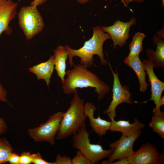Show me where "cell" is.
<instances>
[{"mask_svg": "<svg viewBox=\"0 0 164 164\" xmlns=\"http://www.w3.org/2000/svg\"><path fill=\"white\" fill-rule=\"evenodd\" d=\"M73 67L66 71V78L62 83L63 92L67 94L78 92L77 88H94L98 100L103 99L110 91L108 85L95 74L80 64H73Z\"/></svg>", "mask_w": 164, "mask_h": 164, "instance_id": "1", "label": "cell"}, {"mask_svg": "<svg viewBox=\"0 0 164 164\" xmlns=\"http://www.w3.org/2000/svg\"><path fill=\"white\" fill-rule=\"evenodd\" d=\"M93 30L92 37L86 41L80 48L73 49L67 45L65 46L68 51L69 63L70 67L73 66L74 64L73 59L75 56L80 59V64L87 68L92 66L94 55L99 56L102 65L105 66L107 64L108 62L103 53V46L106 40L111 39L110 36L108 33H105L99 26L94 27Z\"/></svg>", "mask_w": 164, "mask_h": 164, "instance_id": "2", "label": "cell"}, {"mask_svg": "<svg viewBox=\"0 0 164 164\" xmlns=\"http://www.w3.org/2000/svg\"><path fill=\"white\" fill-rule=\"evenodd\" d=\"M74 94L70 106L61 120L56 135L57 140L63 139L73 135L85 124L87 117L84 113V100L80 97L77 92Z\"/></svg>", "mask_w": 164, "mask_h": 164, "instance_id": "3", "label": "cell"}, {"mask_svg": "<svg viewBox=\"0 0 164 164\" xmlns=\"http://www.w3.org/2000/svg\"><path fill=\"white\" fill-rule=\"evenodd\" d=\"M72 146L80 151L91 164L97 163L108 158L113 152L111 149L105 150L100 144L91 143L85 124L73 135Z\"/></svg>", "mask_w": 164, "mask_h": 164, "instance_id": "4", "label": "cell"}, {"mask_svg": "<svg viewBox=\"0 0 164 164\" xmlns=\"http://www.w3.org/2000/svg\"><path fill=\"white\" fill-rule=\"evenodd\" d=\"M17 14L19 27L28 40L43 31L45 23L37 7L22 6Z\"/></svg>", "mask_w": 164, "mask_h": 164, "instance_id": "5", "label": "cell"}, {"mask_svg": "<svg viewBox=\"0 0 164 164\" xmlns=\"http://www.w3.org/2000/svg\"><path fill=\"white\" fill-rule=\"evenodd\" d=\"M64 112L58 111L49 117L44 123L28 130L30 137L35 142L46 141L51 145L55 143V136L59 128Z\"/></svg>", "mask_w": 164, "mask_h": 164, "instance_id": "6", "label": "cell"}, {"mask_svg": "<svg viewBox=\"0 0 164 164\" xmlns=\"http://www.w3.org/2000/svg\"><path fill=\"white\" fill-rule=\"evenodd\" d=\"M141 134V130L133 133H122L120 138L111 143L109 146L113 150L107 160L103 161L102 163L110 164L114 161L130 156L134 151L133 150L134 144Z\"/></svg>", "mask_w": 164, "mask_h": 164, "instance_id": "7", "label": "cell"}, {"mask_svg": "<svg viewBox=\"0 0 164 164\" xmlns=\"http://www.w3.org/2000/svg\"><path fill=\"white\" fill-rule=\"evenodd\" d=\"M113 76V84L112 89V100L106 110L103 111L104 114H107L108 117L114 118L116 116V109L120 104L126 103L129 104L133 103L129 91V88L127 86H122L120 83L117 72L114 73L111 64H109Z\"/></svg>", "mask_w": 164, "mask_h": 164, "instance_id": "8", "label": "cell"}, {"mask_svg": "<svg viewBox=\"0 0 164 164\" xmlns=\"http://www.w3.org/2000/svg\"><path fill=\"white\" fill-rule=\"evenodd\" d=\"M129 164H156L163 162V155L160 154L150 143L142 145L127 158Z\"/></svg>", "mask_w": 164, "mask_h": 164, "instance_id": "9", "label": "cell"}, {"mask_svg": "<svg viewBox=\"0 0 164 164\" xmlns=\"http://www.w3.org/2000/svg\"><path fill=\"white\" fill-rule=\"evenodd\" d=\"M136 23V18L133 17L128 22H124L118 20L111 26H102L101 28L104 32L110 35L114 46L122 47L125 44L129 37L130 27Z\"/></svg>", "mask_w": 164, "mask_h": 164, "instance_id": "10", "label": "cell"}, {"mask_svg": "<svg viewBox=\"0 0 164 164\" xmlns=\"http://www.w3.org/2000/svg\"><path fill=\"white\" fill-rule=\"evenodd\" d=\"M142 62L151 85V97L149 100L154 101L155 106V108H160L161 106L164 104V97H161L164 90V83L156 77L154 71V67L149 60H144Z\"/></svg>", "mask_w": 164, "mask_h": 164, "instance_id": "11", "label": "cell"}, {"mask_svg": "<svg viewBox=\"0 0 164 164\" xmlns=\"http://www.w3.org/2000/svg\"><path fill=\"white\" fill-rule=\"evenodd\" d=\"M84 109L85 115L89 118L90 125L93 131L100 137L105 135L107 131L110 130L111 121L101 118L99 115L97 118H94V115L96 108L91 103L87 102L84 104Z\"/></svg>", "mask_w": 164, "mask_h": 164, "instance_id": "12", "label": "cell"}, {"mask_svg": "<svg viewBox=\"0 0 164 164\" xmlns=\"http://www.w3.org/2000/svg\"><path fill=\"white\" fill-rule=\"evenodd\" d=\"M18 5L12 0H7L0 6V37L3 32L11 33L9 24L17 14Z\"/></svg>", "mask_w": 164, "mask_h": 164, "instance_id": "13", "label": "cell"}, {"mask_svg": "<svg viewBox=\"0 0 164 164\" xmlns=\"http://www.w3.org/2000/svg\"><path fill=\"white\" fill-rule=\"evenodd\" d=\"M54 68V57L51 56L47 61L30 67L29 70L30 72L36 75L38 80H43L49 88Z\"/></svg>", "mask_w": 164, "mask_h": 164, "instance_id": "14", "label": "cell"}, {"mask_svg": "<svg viewBox=\"0 0 164 164\" xmlns=\"http://www.w3.org/2000/svg\"><path fill=\"white\" fill-rule=\"evenodd\" d=\"M125 63L132 68L135 72L139 84V91L144 93L147 90L148 84L146 81L147 74L142 62L139 56L129 57L126 56L124 60Z\"/></svg>", "mask_w": 164, "mask_h": 164, "instance_id": "15", "label": "cell"}, {"mask_svg": "<svg viewBox=\"0 0 164 164\" xmlns=\"http://www.w3.org/2000/svg\"><path fill=\"white\" fill-rule=\"evenodd\" d=\"M154 43L156 45L155 51L148 49L146 51L149 60L154 67L159 69L164 67V41L160 38L154 36L153 38Z\"/></svg>", "mask_w": 164, "mask_h": 164, "instance_id": "16", "label": "cell"}, {"mask_svg": "<svg viewBox=\"0 0 164 164\" xmlns=\"http://www.w3.org/2000/svg\"><path fill=\"white\" fill-rule=\"evenodd\" d=\"M111 125L110 130L111 132H118L122 133H134L143 128L145 125L140 121L136 118L134 119V122L130 123L129 121L120 120L116 121L114 118H109Z\"/></svg>", "mask_w": 164, "mask_h": 164, "instance_id": "17", "label": "cell"}, {"mask_svg": "<svg viewBox=\"0 0 164 164\" xmlns=\"http://www.w3.org/2000/svg\"><path fill=\"white\" fill-rule=\"evenodd\" d=\"M55 68L57 75L60 79L62 84L65 80L66 75V61L68 56L67 50L66 46L61 45L58 46L54 50Z\"/></svg>", "mask_w": 164, "mask_h": 164, "instance_id": "18", "label": "cell"}, {"mask_svg": "<svg viewBox=\"0 0 164 164\" xmlns=\"http://www.w3.org/2000/svg\"><path fill=\"white\" fill-rule=\"evenodd\" d=\"M149 126L154 132L164 138V113L160 109H153V115Z\"/></svg>", "mask_w": 164, "mask_h": 164, "instance_id": "19", "label": "cell"}, {"mask_svg": "<svg viewBox=\"0 0 164 164\" xmlns=\"http://www.w3.org/2000/svg\"><path fill=\"white\" fill-rule=\"evenodd\" d=\"M146 35L142 33L137 32L135 33L129 45V53L127 56L129 57L139 56L143 48V41Z\"/></svg>", "mask_w": 164, "mask_h": 164, "instance_id": "20", "label": "cell"}, {"mask_svg": "<svg viewBox=\"0 0 164 164\" xmlns=\"http://www.w3.org/2000/svg\"><path fill=\"white\" fill-rule=\"evenodd\" d=\"M12 148L6 138H0V164L8 162Z\"/></svg>", "mask_w": 164, "mask_h": 164, "instance_id": "21", "label": "cell"}, {"mask_svg": "<svg viewBox=\"0 0 164 164\" xmlns=\"http://www.w3.org/2000/svg\"><path fill=\"white\" fill-rule=\"evenodd\" d=\"M72 164H91L90 161L78 150L76 155L71 159Z\"/></svg>", "mask_w": 164, "mask_h": 164, "instance_id": "22", "label": "cell"}, {"mask_svg": "<svg viewBox=\"0 0 164 164\" xmlns=\"http://www.w3.org/2000/svg\"><path fill=\"white\" fill-rule=\"evenodd\" d=\"M71 159L69 156L59 154L57 155L53 164H72Z\"/></svg>", "mask_w": 164, "mask_h": 164, "instance_id": "23", "label": "cell"}, {"mask_svg": "<svg viewBox=\"0 0 164 164\" xmlns=\"http://www.w3.org/2000/svg\"><path fill=\"white\" fill-rule=\"evenodd\" d=\"M32 163L35 164H53L44 160L39 153L31 154Z\"/></svg>", "mask_w": 164, "mask_h": 164, "instance_id": "24", "label": "cell"}, {"mask_svg": "<svg viewBox=\"0 0 164 164\" xmlns=\"http://www.w3.org/2000/svg\"><path fill=\"white\" fill-rule=\"evenodd\" d=\"M32 163L31 154L29 152H23L20 155L19 164H30Z\"/></svg>", "mask_w": 164, "mask_h": 164, "instance_id": "25", "label": "cell"}, {"mask_svg": "<svg viewBox=\"0 0 164 164\" xmlns=\"http://www.w3.org/2000/svg\"><path fill=\"white\" fill-rule=\"evenodd\" d=\"M20 156L16 153L12 152L8 160L11 164H19Z\"/></svg>", "mask_w": 164, "mask_h": 164, "instance_id": "26", "label": "cell"}, {"mask_svg": "<svg viewBox=\"0 0 164 164\" xmlns=\"http://www.w3.org/2000/svg\"><path fill=\"white\" fill-rule=\"evenodd\" d=\"M7 96V91L0 82V101L6 103L9 105L6 98Z\"/></svg>", "mask_w": 164, "mask_h": 164, "instance_id": "27", "label": "cell"}, {"mask_svg": "<svg viewBox=\"0 0 164 164\" xmlns=\"http://www.w3.org/2000/svg\"><path fill=\"white\" fill-rule=\"evenodd\" d=\"M7 129V125L3 118H0V135L4 133Z\"/></svg>", "mask_w": 164, "mask_h": 164, "instance_id": "28", "label": "cell"}, {"mask_svg": "<svg viewBox=\"0 0 164 164\" xmlns=\"http://www.w3.org/2000/svg\"><path fill=\"white\" fill-rule=\"evenodd\" d=\"M46 0H33L30 3V5L37 7L45 3Z\"/></svg>", "mask_w": 164, "mask_h": 164, "instance_id": "29", "label": "cell"}, {"mask_svg": "<svg viewBox=\"0 0 164 164\" xmlns=\"http://www.w3.org/2000/svg\"><path fill=\"white\" fill-rule=\"evenodd\" d=\"M144 0H121L124 6L128 7L129 4L132 2H138L141 3L143 2Z\"/></svg>", "mask_w": 164, "mask_h": 164, "instance_id": "30", "label": "cell"}, {"mask_svg": "<svg viewBox=\"0 0 164 164\" xmlns=\"http://www.w3.org/2000/svg\"><path fill=\"white\" fill-rule=\"evenodd\" d=\"M129 164L127 158L119 159V160L112 162L110 164Z\"/></svg>", "mask_w": 164, "mask_h": 164, "instance_id": "31", "label": "cell"}, {"mask_svg": "<svg viewBox=\"0 0 164 164\" xmlns=\"http://www.w3.org/2000/svg\"><path fill=\"white\" fill-rule=\"evenodd\" d=\"M90 0H77V1L81 4H85Z\"/></svg>", "mask_w": 164, "mask_h": 164, "instance_id": "32", "label": "cell"}, {"mask_svg": "<svg viewBox=\"0 0 164 164\" xmlns=\"http://www.w3.org/2000/svg\"><path fill=\"white\" fill-rule=\"evenodd\" d=\"M7 0H0V6Z\"/></svg>", "mask_w": 164, "mask_h": 164, "instance_id": "33", "label": "cell"}, {"mask_svg": "<svg viewBox=\"0 0 164 164\" xmlns=\"http://www.w3.org/2000/svg\"><path fill=\"white\" fill-rule=\"evenodd\" d=\"M162 0V6L163 7L164 6V0Z\"/></svg>", "mask_w": 164, "mask_h": 164, "instance_id": "34", "label": "cell"}]
</instances>
